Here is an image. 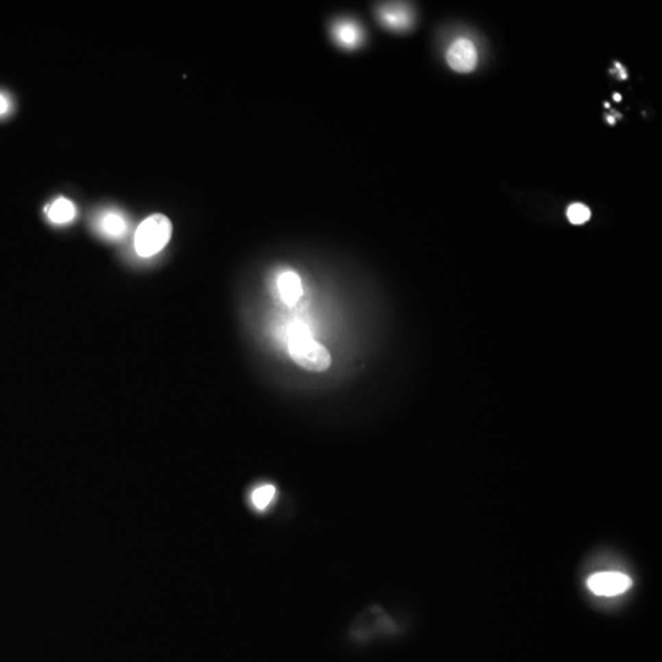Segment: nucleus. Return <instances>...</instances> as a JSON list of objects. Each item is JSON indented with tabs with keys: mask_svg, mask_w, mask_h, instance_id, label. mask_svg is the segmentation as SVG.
Listing matches in <instances>:
<instances>
[{
	"mask_svg": "<svg viewBox=\"0 0 662 662\" xmlns=\"http://www.w3.org/2000/svg\"><path fill=\"white\" fill-rule=\"evenodd\" d=\"M292 360L309 372L321 373L331 366V356L324 345L317 343L303 326L293 329L289 343Z\"/></svg>",
	"mask_w": 662,
	"mask_h": 662,
	"instance_id": "1",
	"label": "nucleus"
},
{
	"mask_svg": "<svg viewBox=\"0 0 662 662\" xmlns=\"http://www.w3.org/2000/svg\"><path fill=\"white\" fill-rule=\"evenodd\" d=\"M172 223L162 214H154L140 223L134 234V248L141 258L156 256L169 244Z\"/></svg>",
	"mask_w": 662,
	"mask_h": 662,
	"instance_id": "2",
	"label": "nucleus"
},
{
	"mask_svg": "<svg viewBox=\"0 0 662 662\" xmlns=\"http://www.w3.org/2000/svg\"><path fill=\"white\" fill-rule=\"evenodd\" d=\"M633 585L630 576L621 572H600L587 578V587L593 595L615 598L627 593Z\"/></svg>",
	"mask_w": 662,
	"mask_h": 662,
	"instance_id": "3",
	"label": "nucleus"
},
{
	"mask_svg": "<svg viewBox=\"0 0 662 662\" xmlns=\"http://www.w3.org/2000/svg\"><path fill=\"white\" fill-rule=\"evenodd\" d=\"M93 228L105 239L121 241L128 234L129 221L119 210H102L93 219Z\"/></svg>",
	"mask_w": 662,
	"mask_h": 662,
	"instance_id": "4",
	"label": "nucleus"
},
{
	"mask_svg": "<svg viewBox=\"0 0 662 662\" xmlns=\"http://www.w3.org/2000/svg\"><path fill=\"white\" fill-rule=\"evenodd\" d=\"M447 62L458 73H470L478 62L476 47L467 38L456 40L448 49Z\"/></svg>",
	"mask_w": 662,
	"mask_h": 662,
	"instance_id": "5",
	"label": "nucleus"
},
{
	"mask_svg": "<svg viewBox=\"0 0 662 662\" xmlns=\"http://www.w3.org/2000/svg\"><path fill=\"white\" fill-rule=\"evenodd\" d=\"M379 19L384 26L394 31L407 29L413 23V14L410 9L397 4L382 6L379 9Z\"/></svg>",
	"mask_w": 662,
	"mask_h": 662,
	"instance_id": "6",
	"label": "nucleus"
},
{
	"mask_svg": "<svg viewBox=\"0 0 662 662\" xmlns=\"http://www.w3.org/2000/svg\"><path fill=\"white\" fill-rule=\"evenodd\" d=\"M45 212H46L47 219L52 223L62 226L75 220L77 210H76L75 204L71 200L60 197L53 200L49 205H47Z\"/></svg>",
	"mask_w": 662,
	"mask_h": 662,
	"instance_id": "7",
	"label": "nucleus"
},
{
	"mask_svg": "<svg viewBox=\"0 0 662 662\" xmlns=\"http://www.w3.org/2000/svg\"><path fill=\"white\" fill-rule=\"evenodd\" d=\"M332 36L340 46L347 49H354L362 43L363 32L358 23L350 20H343L334 26Z\"/></svg>",
	"mask_w": 662,
	"mask_h": 662,
	"instance_id": "8",
	"label": "nucleus"
},
{
	"mask_svg": "<svg viewBox=\"0 0 662 662\" xmlns=\"http://www.w3.org/2000/svg\"><path fill=\"white\" fill-rule=\"evenodd\" d=\"M280 295L287 306H296L303 295L302 281L293 271L281 273L278 280Z\"/></svg>",
	"mask_w": 662,
	"mask_h": 662,
	"instance_id": "9",
	"label": "nucleus"
},
{
	"mask_svg": "<svg viewBox=\"0 0 662 662\" xmlns=\"http://www.w3.org/2000/svg\"><path fill=\"white\" fill-rule=\"evenodd\" d=\"M276 495V488L273 485H262L254 488L250 493V503L256 511H267Z\"/></svg>",
	"mask_w": 662,
	"mask_h": 662,
	"instance_id": "10",
	"label": "nucleus"
},
{
	"mask_svg": "<svg viewBox=\"0 0 662 662\" xmlns=\"http://www.w3.org/2000/svg\"><path fill=\"white\" fill-rule=\"evenodd\" d=\"M567 216L573 225H583L590 220L591 211L584 204L575 203L568 208Z\"/></svg>",
	"mask_w": 662,
	"mask_h": 662,
	"instance_id": "11",
	"label": "nucleus"
},
{
	"mask_svg": "<svg viewBox=\"0 0 662 662\" xmlns=\"http://www.w3.org/2000/svg\"><path fill=\"white\" fill-rule=\"evenodd\" d=\"M14 110L12 99L6 93L0 91V118H5L9 116Z\"/></svg>",
	"mask_w": 662,
	"mask_h": 662,
	"instance_id": "12",
	"label": "nucleus"
},
{
	"mask_svg": "<svg viewBox=\"0 0 662 662\" xmlns=\"http://www.w3.org/2000/svg\"><path fill=\"white\" fill-rule=\"evenodd\" d=\"M615 99H616V101H621V96H620V95H615Z\"/></svg>",
	"mask_w": 662,
	"mask_h": 662,
	"instance_id": "13",
	"label": "nucleus"
}]
</instances>
